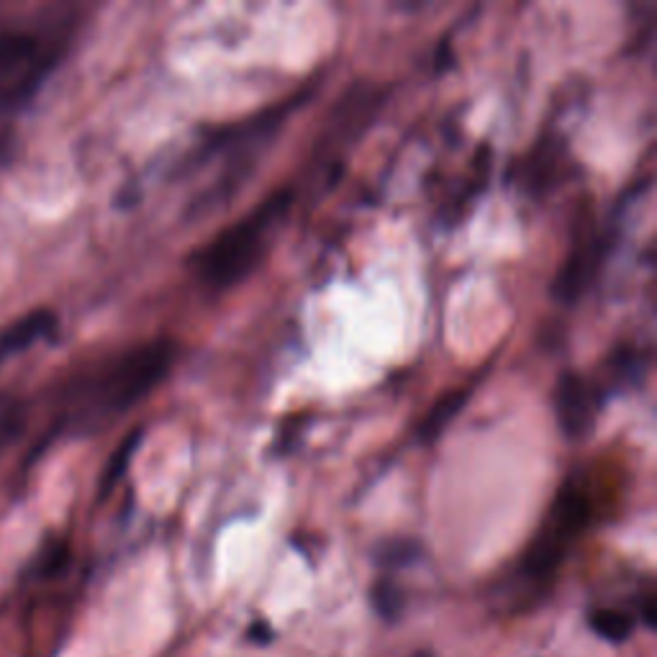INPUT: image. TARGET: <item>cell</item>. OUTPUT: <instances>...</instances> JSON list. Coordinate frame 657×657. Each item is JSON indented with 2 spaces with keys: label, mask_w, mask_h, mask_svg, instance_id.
<instances>
[{
  "label": "cell",
  "mask_w": 657,
  "mask_h": 657,
  "mask_svg": "<svg viewBox=\"0 0 657 657\" xmlns=\"http://www.w3.org/2000/svg\"><path fill=\"white\" fill-rule=\"evenodd\" d=\"M175 355V344L157 339L108 357L72 378L62 393L60 429L77 434L101 432L167 378Z\"/></svg>",
  "instance_id": "1"
},
{
  "label": "cell",
  "mask_w": 657,
  "mask_h": 657,
  "mask_svg": "<svg viewBox=\"0 0 657 657\" xmlns=\"http://www.w3.org/2000/svg\"><path fill=\"white\" fill-rule=\"evenodd\" d=\"M291 208L293 190L280 188L211 239L193 260L201 283L214 291H224L255 273L283 231Z\"/></svg>",
  "instance_id": "2"
},
{
  "label": "cell",
  "mask_w": 657,
  "mask_h": 657,
  "mask_svg": "<svg viewBox=\"0 0 657 657\" xmlns=\"http://www.w3.org/2000/svg\"><path fill=\"white\" fill-rule=\"evenodd\" d=\"M62 57V42L42 31L0 34V119L31 101Z\"/></svg>",
  "instance_id": "3"
},
{
  "label": "cell",
  "mask_w": 657,
  "mask_h": 657,
  "mask_svg": "<svg viewBox=\"0 0 657 657\" xmlns=\"http://www.w3.org/2000/svg\"><path fill=\"white\" fill-rule=\"evenodd\" d=\"M591 521V498L578 486H565L552 501L532 547L524 557V573L529 578H547L568 555L570 545L581 537Z\"/></svg>",
  "instance_id": "4"
},
{
  "label": "cell",
  "mask_w": 657,
  "mask_h": 657,
  "mask_svg": "<svg viewBox=\"0 0 657 657\" xmlns=\"http://www.w3.org/2000/svg\"><path fill=\"white\" fill-rule=\"evenodd\" d=\"M609 388L581 373H565L555 385V414L557 424L568 437L581 439L596 424L604 409Z\"/></svg>",
  "instance_id": "5"
},
{
  "label": "cell",
  "mask_w": 657,
  "mask_h": 657,
  "mask_svg": "<svg viewBox=\"0 0 657 657\" xmlns=\"http://www.w3.org/2000/svg\"><path fill=\"white\" fill-rule=\"evenodd\" d=\"M606 247L601 244V239L593 237L588 244L573 249V257L565 262L563 273L557 275V280L552 283V293H555L560 301L573 303L583 296L588 285H591L593 275H596L598 265L604 260Z\"/></svg>",
  "instance_id": "6"
},
{
  "label": "cell",
  "mask_w": 657,
  "mask_h": 657,
  "mask_svg": "<svg viewBox=\"0 0 657 657\" xmlns=\"http://www.w3.org/2000/svg\"><path fill=\"white\" fill-rule=\"evenodd\" d=\"M57 326H60L57 314L49 311V308H34V311L24 314L21 319H16L11 326H6L0 332V362L21 355V352L31 350L34 344L54 337Z\"/></svg>",
  "instance_id": "7"
},
{
  "label": "cell",
  "mask_w": 657,
  "mask_h": 657,
  "mask_svg": "<svg viewBox=\"0 0 657 657\" xmlns=\"http://www.w3.org/2000/svg\"><path fill=\"white\" fill-rule=\"evenodd\" d=\"M468 388H460V391L444 393L437 403H434L429 414L424 416V421L419 424V439L421 442H434L444 429L450 427V421L460 414V409L468 401Z\"/></svg>",
  "instance_id": "8"
},
{
  "label": "cell",
  "mask_w": 657,
  "mask_h": 657,
  "mask_svg": "<svg viewBox=\"0 0 657 657\" xmlns=\"http://www.w3.org/2000/svg\"><path fill=\"white\" fill-rule=\"evenodd\" d=\"M588 624H591V629L598 634V637H601V640L614 642V645H619V642H627L629 634H632V629H634L632 616L622 614V611H614V609L593 611L591 619H588Z\"/></svg>",
  "instance_id": "9"
},
{
  "label": "cell",
  "mask_w": 657,
  "mask_h": 657,
  "mask_svg": "<svg viewBox=\"0 0 657 657\" xmlns=\"http://www.w3.org/2000/svg\"><path fill=\"white\" fill-rule=\"evenodd\" d=\"M419 557V545L409 542V539H393V542H385L378 552H375V560L383 568H403V565H411Z\"/></svg>",
  "instance_id": "10"
},
{
  "label": "cell",
  "mask_w": 657,
  "mask_h": 657,
  "mask_svg": "<svg viewBox=\"0 0 657 657\" xmlns=\"http://www.w3.org/2000/svg\"><path fill=\"white\" fill-rule=\"evenodd\" d=\"M370 598H373V606L383 619H396L398 614L403 611V591L391 581H378L370 591Z\"/></svg>",
  "instance_id": "11"
},
{
  "label": "cell",
  "mask_w": 657,
  "mask_h": 657,
  "mask_svg": "<svg viewBox=\"0 0 657 657\" xmlns=\"http://www.w3.org/2000/svg\"><path fill=\"white\" fill-rule=\"evenodd\" d=\"M139 439H142V429H137V432L131 434V437L121 444L119 452H116V457H113L111 465H108V470H106V488H111L113 483L121 478V473H124L126 465H129L131 452H134V447H137Z\"/></svg>",
  "instance_id": "12"
},
{
  "label": "cell",
  "mask_w": 657,
  "mask_h": 657,
  "mask_svg": "<svg viewBox=\"0 0 657 657\" xmlns=\"http://www.w3.org/2000/svg\"><path fill=\"white\" fill-rule=\"evenodd\" d=\"M247 637L255 642V645H267V642L273 640V629H270V624L257 622V624H252V627H249Z\"/></svg>",
  "instance_id": "13"
},
{
  "label": "cell",
  "mask_w": 657,
  "mask_h": 657,
  "mask_svg": "<svg viewBox=\"0 0 657 657\" xmlns=\"http://www.w3.org/2000/svg\"><path fill=\"white\" fill-rule=\"evenodd\" d=\"M18 432V421L11 414L6 419H0V447H6L8 439H13V434Z\"/></svg>",
  "instance_id": "14"
},
{
  "label": "cell",
  "mask_w": 657,
  "mask_h": 657,
  "mask_svg": "<svg viewBox=\"0 0 657 657\" xmlns=\"http://www.w3.org/2000/svg\"><path fill=\"white\" fill-rule=\"evenodd\" d=\"M645 624L650 629H655L657 627V619H655V604H652V601H647L645 604Z\"/></svg>",
  "instance_id": "15"
},
{
  "label": "cell",
  "mask_w": 657,
  "mask_h": 657,
  "mask_svg": "<svg viewBox=\"0 0 657 657\" xmlns=\"http://www.w3.org/2000/svg\"><path fill=\"white\" fill-rule=\"evenodd\" d=\"M411 657H434V655H432V652H427V650H419V652H414Z\"/></svg>",
  "instance_id": "16"
}]
</instances>
